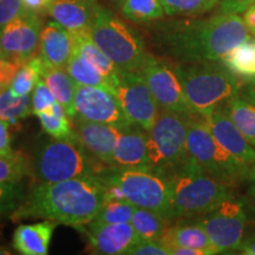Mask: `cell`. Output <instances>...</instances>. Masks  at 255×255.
I'll return each instance as SVG.
<instances>
[{"instance_id":"cell-1","label":"cell","mask_w":255,"mask_h":255,"mask_svg":"<svg viewBox=\"0 0 255 255\" xmlns=\"http://www.w3.org/2000/svg\"><path fill=\"white\" fill-rule=\"evenodd\" d=\"M250 38L242 15L222 12L168 21L157 32L162 50L181 63L221 62L229 51Z\"/></svg>"},{"instance_id":"cell-2","label":"cell","mask_w":255,"mask_h":255,"mask_svg":"<svg viewBox=\"0 0 255 255\" xmlns=\"http://www.w3.org/2000/svg\"><path fill=\"white\" fill-rule=\"evenodd\" d=\"M105 197L107 187L97 174L39 183L11 216L14 221L43 219L82 229L96 218Z\"/></svg>"},{"instance_id":"cell-3","label":"cell","mask_w":255,"mask_h":255,"mask_svg":"<svg viewBox=\"0 0 255 255\" xmlns=\"http://www.w3.org/2000/svg\"><path fill=\"white\" fill-rule=\"evenodd\" d=\"M107 187V197L129 201L173 222L169 177L151 168L105 167L97 173ZM105 197V199H107Z\"/></svg>"},{"instance_id":"cell-4","label":"cell","mask_w":255,"mask_h":255,"mask_svg":"<svg viewBox=\"0 0 255 255\" xmlns=\"http://www.w3.org/2000/svg\"><path fill=\"white\" fill-rule=\"evenodd\" d=\"M184 97L194 115L206 117L232 97L241 94L242 84L220 62L174 64Z\"/></svg>"},{"instance_id":"cell-5","label":"cell","mask_w":255,"mask_h":255,"mask_svg":"<svg viewBox=\"0 0 255 255\" xmlns=\"http://www.w3.org/2000/svg\"><path fill=\"white\" fill-rule=\"evenodd\" d=\"M168 177L174 221L200 218L234 194L233 187L212 176L191 158Z\"/></svg>"},{"instance_id":"cell-6","label":"cell","mask_w":255,"mask_h":255,"mask_svg":"<svg viewBox=\"0 0 255 255\" xmlns=\"http://www.w3.org/2000/svg\"><path fill=\"white\" fill-rule=\"evenodd\" d=\"M89 32L121 72L138 71L148 55L142 37L102 6L97 9Z\"/></svg>"},{"instance_id":"cell-7","label":"cell","mask_w":255,"mask_h":255,"mask_svg":"<svg viewBox=\"0 0 255 255\" xmlns=\"http://www.w3.org/2000/svg\"><path fill=\"white\" fill-rule=\"evenodd\" d=\"M188 152L203 170L231 187L248 182L250 167L223 149L209 130L205 117L193 115L188 122Z\"/></svg>"},{"instance_id":"cell-8","label":"cell","mask_w":255,"mask_h":255,"mask_svg":"<svg viewBox=\"0 0 255 255\" xmlns=\"http://www.w3.org/2000/svg\"><path fill=\"white\" fill-rule=\"evenodd\" d=\"M100 162L84 148L77 135L53 138L38 152L34 173L39 183H55L102 170Z\"/></svg>"},{"instance_id":"cell-9","label":"cell","mask_w":255,"mask_h":255,"mask_svg":"<svg viewBox=\"0 0 255 255\" xmlns=\"http://www.w3.org/2000/svg\"><path fill=\"white\" fill-rule=\"evenodd\" d=\"M189 117L161 110L148 131V154L151 169L169 176L189 161L187 146Z\"/></svg>"},{"instance_id":"cell-10","label":"cell","mask_w":255,"mask_h":255,"mask_svg":"<svg viewBox=\"0 0 255 255\" xmlns=\"http://www.w3.org/2000/svg\"><path fill=\"white\" fill-rule=\"evenodd\" d=\"M246 199L232 196L197 218L214 246L216 254L238 252L245 239L248 221Z\"/></svg>"},{"instance_id":"cell-11","label":"cell","mask_w":255,"mask_h":255,"mask_svg":"<svg viewBox=\"0 0 255 255\" xmlns=\"http://www.w3.org/2000/svg\"><path fill=\"white\" fill-rule=\"evenodd\" d=\"M138 72L145 79L161 110L193 116L194 114L184 97L175 65L148 53Z\"/></svg>"},{"instance_id":"cell-12","label":"cell","mask_w":255,"mask_h":255,"mask_svg":"<svg viewBox=\"0 0 255 255\" xmlns=\"http://www.w3.org/2000/svg\"><path fill=\"white\" fill-rule=\"evenodd\" d=\"M115 94L130 123L149 131L157 120L161 108L141 73L120 72Z\"/></svg>"},{"instance_id":"cell-13","label":"cell","mask_w":255,"mask_h":255,"mask_svg":"<svg viewBox=\"0 0 255 255\" xmlns=\"http://www.w3.org/2000/svg\"><path fill=\"white\" fill-rule=\"evenodd\" d=\"M41 21L39 14L25 11L0 27V50L2 58L24 64L39 49Z\"/></svg>"},{"instance_id":"cell-14","label":"cell","mask_w":255,"mask_h":255,"mask_svg":"<svg viewBox=\"0 0 255 255\" xmlns=\"http://www.w3.org/2000/svg\"><path fill=\"white\" fill-rule=\"evenodd\" d=\"M75 110V119L88 122L111 124L120 128L131 124L127 119L116 94L104 88L77 85Z\"/></svg>"},{"instance_id":"cell-15","label":"cell","mask_w":255,"mask_h":255,"mask_svg":"<svg viewBox=\"0 0 255 255\" xmlns=\"http://www.w3.org/2000/svg\"><path fill=\"white\" fill-rule=\"evenodd\" d=\"M82 229L87 234L92 252L102 255H128V252L142 240L130 222H90Z\"/></svg>"},{"instance_id":"cell-16","label":"cell","mask_w":255,"mask_h":255,"mask_svg":"<svg viewBox=\"0 0 255 255\" xmlns=\"http://www.w3.org/2000/svg\"><path fill=\"white\" fill-rule=\"evenodd\" d=\"M205 120L213 136L226 151L248 167L255 164V148L238 129L225 107L213 111Z\"/></svg>"},{"instance_id":"cell-17","label":"cell","mask_w":255,"mask_h":255,"mask_svg":"<svg viewBox=\"0 0 255 255\" xmlns=\"http://www.w3.org/2000/svg\"><path fill=\"white\" fill-rule=\"evenodd\" d=\"M73 121L76 135L89 154L100 163L107 167H115L114 149L122 128L78 119Z\"/></svg>"},{"instance_id":"cell-18","label":"cell","mask_w":255,"mask_h":255,"mask_svg":"<svg viewBox=\"0 0 255 255\" xmlns=\"http://www.w3.org/2000/svg\"><path fill=\"white\" fill-rule=\"evenodd\" d=\"M114 163L119 168H151L148 131L133 124L123 127L115 144Z\"/></svg>"},{"instance_id":"cell-19","label":"cell","mask_w":255,"mask_h":255,"mask_svg":"<svg viewBox=\"0 0 255 255\" xmlns=\"http://www.w3.org/2000/svg\"><path fill=\"white\" fill-rule=\"evenodd\" d=\"M75 52L72 32L52 20L41 28L39 56L49 68H66Z\"/></svg>"},{"instance_id":"cell-20","label":"cell","mask_w":255,"mask_h":255,"mask_svg":"<svg viewBox=\"0 0 255 255\" xmlns=\"http://www.w3.org/2000/svg\"><path fill=\"white\" fill-rule=\"evenodd\" d=\"M100 7L97 0H53L51 18L70 32L89 31Z\"/></svg>"},{"instance_id":"cell-21","label":"cell","mask_w":255,"mask_h":255,"mask_svg":"<svg viewBox=\"0 0 255 255\" xmlns=\"http://www.w3.org/2000/svg\"><path fill=\"white\" fill-rule=\"evenodd\" d=\"M57 223L51 220L20 225L13 233L12 245L19 254L46 255Z\"/></svg>"},{"instance_id":"cell-22","label":"cell","mask_w":255,"mask_h":255,"mask_svg":"<svg viewBox=\"0 0 255 255\" xmlns=\"http://www.w3.org/2000/svg\"><path fill=\"white\" fill-rule=\"evenodd\" d=\"M162 241L167 246L187 247L201 252L202 255L216 254L212 241L203 226L196 223H176L168 226Z\"/></svg>"},{"instance_id":"cell-23","label":"cell","mask_w":255,"mask_h":255,"mask_svg":"<svg viewBox=\"0 0 255 255\" xmlns=\"http://www.w3.org/2000/svg\"><path fill=\"white\" fill-rule=\"evenodd\" d=\"M72 34L73 39H75V50L78 53H81L85 59H88L92 65L100 70L105 77L111 82L114 89H116V84L117 81H119V75L121 71L111 62L109 57L101 50V47L95 43L90 32H72Z\"/></svg>"},{"instance_id":"cell-24","label":"cell","mask_w":255,"mask_h":255,"mask_svg":"<svg viewBox=\"0 0 255 255\" xmlns=\"http://www.w3.org/2000/svg\"><path fill=\"white\" fill-rule=\"evenodd\" d=\"M43 79L56 100L64 105L70 119H75V97L77 84L69 75L66 68H49L47 66L43 73Z\"/></svg>"},{"instance_id":"cell-25","label":"cell","mask_w":255,"mask_h":255,"mask_svg":"<svg viewBox=\"0 0 255 255\" xmlns=\"http://www.w3.org/2000/svg\"><path fill=\"white\" fill-rule=\"evenodd\" d=\"M225 68L241 82L250 83L255 81V40L254 37L241 43L229 51L221 59Z\"/></svg>"},{"instance_id":"cell-26","label":"cell","mask_w":255,"mask_h":255,"mask_svg":"<svg viewBox=\"0 0 255 255\" xmlns=\"http://www.w3.org/2000/svg\"><path fill=\"white\" fill-rule=\"evenodd\" d=\"M223 107L245 138L255 148V105L239 94Z\"/></svg>"},{"instance_id":"cell-27","label":"cell","mask_w":255,"mask_h":255,"mask_svg":"<svg viewBox=\"0 0 255 255\" xmlns=\"http://www.w3.org/2000/svg\"><path fill=\"white\" fill-rule=\"evenodd\" d=\"M66 70L77 85L104 88L115 92V89L109 79L76 50L69 64L66 65Z\"/></svg>"},{"instance_id":"cell-28","label":"cell","mask_w":255,"mask_h":255,"mask_svg":"<svg viewBox=\"0 0 255 255\" xmlns=\"http://www.w3.org/2000/svg\"><path fill=\"white\" fill-rule=\"evenodd\" d=\"M46 68L47 65L39 55L31 57L27 62L19 66L9 85V90L15 96L30 95L36 88L38 82L43 78V73Z\"/></svg>"},{"instance_id":"cell-29","label":"cell","mask_w":255,"mask_h":255,"mask_svg":"<svg viewBox=\"0 0 255 255\" xmlns=\"http://www.w3.org/2000/svg\"><path fill=\"white\" fill-rule=\"evenodd\" d=\"M130 223L142 240H162L169 222L152 210L136 207Z\"/></svg>"},{"instance_id":"cell-30","label":"cell","mask_w":255,"mask_h":255,"mask_svg":"<svg viewBox=\"0 0 255 255\" xmlns=\"http://www.w3.org/2000/svg\"><path fill=\"white\" fill-rule=\"evenodd\" d=\"M124 17L135 23L159 20L165 15L161 0H121Z\"/></svg>"},{"instance_id":"cell-31","label":"cell","mask_w":255,"mask_h":255,"mask_svg":"<svg viewBox=\"0 0 255 255\" xmlns=\"http://www.w3.org/2000/svg\"><path fill=\"white\" fill-rule=\"evenodd\" d=\"M32 114L30 96H15L9 88L0 92V121L14 124Z\"/></svg>"},{"instance_id":"cell-32","label":"cell","mask_w":255,"mask_h":255,"mask_svg":"<svg viewBox=\"0 0 255 255\" xmlns=\"http://www.w3.org/2000/svg\"><path fill=\"white\" fill-rule=\"evenodd\" d=\"M168 17H199L214 9L220 0H161Z\"/></svg>"},{"instance_id":"cell-33","label":"cell","mask_w":255,"mask_h":255,"mask_svg":"<svg viewBox=\"0 0 255 255\" xmlns=\"http://www.w3.org/2000/svg\"><path fill=\"white\" fill-rule=\"evenodd\" d=\"M136 207L129 201L116 197H107L100 212L91 222L95 223H124L130 222Z\"/></svg>"},{"instance_id":"cell-34","label":"cell","mask_w":255,"mask_h":255,"mask_svg":"<svg viewBox=\"0 0 255 255\" xmlns=\"http://www.w3.org/2000/svg\"><path fill=\"white\" fill-rule=\"evenodd\" d=\"M30 174V164L23 154L12 150L0 155V183H20Z\"/></svg>"},{"instance_id":"cell-35","label":"cell","mask_w":255,"mask_h":255,"mask_svg":"<svg viewBox=\"0 0 255 255\" xmlns=\"http://www.w3.org/2000/svg\"><path fill=\"white\" fill-rule=\"evenodd\" d=\"M36 116L39 120L44 131L47 135L52 136L53 138H66V137L76 136L75 128H72L70 123L69 116H60L51 110H45L37 114Z\"/></svg>"},{"instance_id":"cell-36","label":"cell","mask_w":255,"mask_h":255,"mask_svg":"<svg viewBox=\"0 0 255 255\" xmlns=\"http://www.w3.org/2000/svg\"><path fill=\"white\" fill-rule=\"evenodd\" d=\"M25 200L20 183H0V218L12 215Z\"/></svg>"},{"instance_id":"cell-37","label":"cell","mask_w":255,"mask_h":255,"mask_svg":"<svg viewBox=\"0 0 255 255\" xmlns=\"http://www.w3.org/2000/svg\"><path fill=\"white\" fill-rule=\"evenodd\" d=\"M57 100L43 78L38 82L31 96L32 114L37 115L49 109Z\"/></svg>"},{"instance_id":"cell-38","label":"cell","mask_w":255,"mask_h":255,"mask_svg":"<svg viewBox=\"0 0 255 255\" xmlns=\"http://www.w3.org/2000/svg\"><path fill=\"white\" fill-rule=\"evenodd\" d=\"M128 255H170L162 240H141L128 252Z\"/></svg>"},{"instance_id":"cell-39","label":"cell","mask_w":255,"mask_h":255,"mask_svg":"<svg viewBox=\"0 0 255 255\" xmlns=\"http://www.w3.org/2000/svg\"><path fill=\"white\" fill-rule=\"evenodd\" d=\"M24 11L21 0H0V27L19 17Z\"/></svg>"},{"instance_id":"cell-40","label":"cell","mask_w":255,"mask_h":255,"mask_svg":"<svg viewBox=\"0 0 255 255\" xmlns=\"http://www.w3.org/2000/svg\"><path fill=\"white\" fill-rule=\"evenodd\" d=\"M253 5L255 0H220L219 12L241 15Z\"/></svg>"},{"instance_id":"cell-41","label":"cell","mask_w":255,"mask_h":255,"mask_svg":"<svg viewBox=\"0 0 255 255\" xmlns=\"http://www.w3.org/2000/svg\"><path fill=\"white\" fill-rule=\"evenodd\" d=\"M20 65L21 64L12 62L9 59L0 58V88H1V90L9 88L12 79H13Z\"/></svg>"},{"instance_id":"cell-42","label":"cell","mask_w":255,"mask_h":255,"mask_svg":"<svg viewBox=\"0 0 255 255\" xmlns=\"http://www.w3.org/2000/svg\"><path fill=\"white\" fill-rule=\"evenodd\" d=\"M21 1H23L24 8L26 11L41 14L44 12H49L53 0H21Z\"/></svg>"},{"instance_id":"cell-43","label":"cell","mask_w":255,"mask_h":255,"mask_svg":"<svg viewBox=\"0 0 255 255\" xmlns=\"http://www.w3.org/2000/svg\"><path fill=\"white\" fill-rule=\"evenodd\" d=\"M9 124L5 121H0V155L8 154L12 151L11 135H9Z\"/></svg>"},{"instance_id":"cell-44","label":"cell","mask_w":255,"mask_h":255,"mask_svg":"<svg viewBox=\"0 0 255 255\" xmlns=\"http://www.w3.org/2000/svg\"><path fill=\"white\" fill-rule=\"evenodd\" d=\"M238 253L245 255H255V233L245 237Z\"/></svg>"},{"instance_id":"cell-45","label":"cell","mask_w":255,"mask_h":255,"mask_svg":"<svg viewBox=\"0 0 255 255\" xmlns=\"http://www.w3.org/2000/svg\"><path fill=\"white\" fill-rule=\"evenodd\" d=\"M242 19H244V23L246 25L247 30L250 31V33L252 36L255 37V5L251 6V7L242 14Z\"/></svg>"},{"instance_id":"cell-46","label":"cell","mask_w":255,"mask_h":255,"mask_svg":"<svg viewBox=\"0 0 255 255\" xmlns=\"http://www.w3.org/2000/svg\"><path fill=\"white\" fill-rule=\"evenodd\" d=\"M242 95H244L251 103H253L255 105V81L246 83V85H245L244 88V94Z\"/></svg>"},{"instance_id":"cell-47","label":"cell","mask_w":255,"mask_h":255,"mask_svg":"<svg viewBox=\"0 0 255 255\" xmlns=\"http://www.w3.org/2000/svg\"><path fill=\"white\" fill-rule=\"evenodd\" d=\"M246 202L250 208L255 210V183L251 182L246 194Z\"/></svg>"},{"instance_id":"cell-48","label":"cell","mask_w":255,"mask_h":255,"mask_svg":"<svg viewBox=\"0 0 255 255\" xmlns=\"http://www.w3.org/2000/svg\"><path fill=\"white\" fill-rule=\"evenodd\" d=\"M248 182L255 183V164L250 167V171H248Z\"/></svg>"},{"instance_id":"cell-49","label":"cell","mask_w":255,"mask_h":255,"mask_svg":"<svg viewBox=\"0 0 255 255\" xmlns=\"http://www.w3.org/2000/svg\"><path fill=\"white\" fill-rule=\"evenodd\" d=\"M0 254H11V252L8 251V248L4 246H0Z\"/></svg>"},{"instance_id":"cell-50","label":"cell","mask_w":255,"mask_h":255,"mask_svg":"<svg viewBox=\"0 0 255 255\" xmlns=\"http://www.w3.org/2000/svg\"><path fill=\"white\" fill-rule=\"evenodd\" d=\"M0 58H2V53H1V50H0Z\"/></svg>"},{"instance_id":"cell-51","label":"cell","mask_w":255,"mask_h":255,"mask_svg":"<svg viewBox=\"0 0 255 255\" xmlns=\"http://www.w3.org/2000/svg\"><path fill=\"white\" fill-rule=\"evenodd\" d=\"M1 91H2V90H1V88H0V92H1Z\"/></svg>"},{"instance_id":"cell-52","label":"cell","mask_w":255,"mask_h":255,"mask_svg":"<svg viewBox=\"0 0 255 255\" xmlns=\"http://www.w3.org/2000/svg\"><path fill=\"white\" fill-rule=\"evenodd\" d=\"M254 40H255V37H254Z\"/></svg>"}]
</instances>
